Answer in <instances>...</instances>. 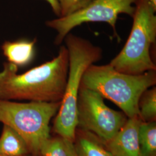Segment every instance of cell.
I'll return each mask as SVG.
<instances>
[{
    "mask_svg": "<svg viewBox=\"0 0 156 156\" xmlns=\"http://www.w3.org/2000/svg\"><path fill=\"white\" fill-rule=\"evenodd\" d=\"M69 71V53L60 46L53 60L18 74V67L9 62L3 64L0 72V99L57 102L63 97Z\"/></svg>",
    "mask_w": 156,
    "mask_h": 156,
    "instance_id": "obj_1",
    "label": "cell"
},
{
    "mask_svg": "<svg viewBox=\"0 0 156 156\" xmlns=\"http://www.w3.org/2000/svg\"><path fill=\"white\" fill-rule=\"evenodd\" d=\"M156 84V71L131 75L117 71L110 64H93L83 73L80 86L111 101L131 118L139 116L138 102L142 94Z\"/></svg>",
    "mask_w": 156,
    "mask_h": 156,
    "instance_id": "obj_2",
    "label": "cell"
},
{
    "mask_svg": "<svg viewBox=\"0 0 156 156\" xmlns=\"http://www.w3.org/2000/svg\"><path fill=\"white\" fill-rule=\"evenodd\" d=\"M64 41L69 53V71L66 88L56 114L54 128L58 135L75 142L81 78L87 67L102 58V49L89 40L70 33Z\"/></svg>",
    "mask_w": 156,
    "mask_h": 156,
    "instance_id": "obj_3",
    "label": "cell"
},
{
    "mask_svg": "<svg viewBox=\"0 0 156 156\" xmlns=\"http://www.w3.org/2000/svg\"><path fill=\"white\" fill-rule=\"evenodd\" d=\"M156 8L150 0H138L135 4L133 27L122 50L109 63L120 73L140 75L156 71L151 49L156 44Z\"/></svg>",
    "mask_w": 156,
    "mask_h": 156,
    "instance_id": "obj_4",
    "label": "cell"
},
{
    "mask_svg": "<svg viewBox=\"0 0 156 156\" xmlns=\"http://www.w3.org/2000/svg\"><path fill=\"white\" fill-rule=\"evenodd\" d=\"M60 104L61 101L22 103L0 99V123L11 127L22 137L30 154L40 156L42 146L50 138V120Z\"/></svg>",
    "mask_w": 156,
    "mask_h": 156,
    "instance_id": "obj_5",
    "label": "cell"
},
{
    "mask_svg": "<svg viewBox=\"0 0 156 156\" xmlns=\"http://www.w3.org/2000/svg\"><path fill=\"white\" fill-rule=\"evenodd\" d=\"M138 0H93L83 8L65 17H57L46 22L47 27L57 33L55 44L60 45L73 28L84 23L105 22L113 29L115 37L120 40L116 30V22L120 14L133 17L135 4Z\"/></svg>",
    "mask_w": 156,
    "mask_h": 156,
    "instance_id": "obj_6",
    "label": "cell"
},
{
    "mask_svg": "<svg viewBox=\"0 0 156 156\" xmlns=\"http://www.w3.org/2000/svg\"><path fill=\"white\" fill-rule=\"evenodd\" d=\"M104 99L94 91L80 86L77 103L78 127L107 143L128 119L123 112L109 108Z\"/></svg>",
    "mask_w": 156,
    "mask_h": 156,
    "instance_id": "obj_7",
    "label": "cell"
},
{
    "mask_svg": "<svg viewBox=\"0 0 156 156\" xmlns=\"http://www.w3.org/2000/svg\"><path fill=\"white\" fill-rule=\"evenodd\" d=\"M142 121L140 116L128 118L123 127L107 144L114 156H140L138 132Z\"/></svg>",
    "mask_w": 156,
    "mask_h": 156,
    "instance_id": "obj_8",
    "label": "cell"
},
{
    "mask_svg": "<svg viewBox=\"0 0 156 156\" xmlns=\"http://www.w3.org/2000/svg\"><path fill=\"white\" fill-rule=\"evenodd\" d=\"M36 39L33 41L19 40L16 41H5L1 46L3 55L8 62L17 67L28 65L33 59L34 45Z\"/></svg>",
    "mask_w": 156,
    "mask_h": 156,
    "instance_id": "obj_9",
    "label": "cell"
},
{
    "mask_svg": "<svg viewBox=\"0 0 156 156\" xmlns=\"http://www.w3.org/2000/svg\"><path fill=\"white\" fill-rule=\"evenodd\" d=\"M0 154L6 156H27L28 146L22 137L11 127L3 124L0 136Z\"/></svg>",
    "mask_w": 156,
    "mask_h": 156,
    "instance_id": "obj_10",
    "label": "cell"
},
{
    "mask_svg": "<svg viewBox=\"0 0 156 156\" xmlns=\"http://www.w3.org/2000/svg\"><path fill=\"white\" fill-rule=\"evenodd\" d=\"M75 142L62 136L49 138L40 151L41 156H79Z\"/></svg>",
    "mask_w": 156,
    "mask_h": 156,
    "instance_id": "obj_11",
    "label": "cell"
},
{
    "mask_svg": "<svg viewBox=\"0 0 156 156\" xmlns=\"http://www.w3.org/2000/svg\"><path fill=\"white\" fill-rule=\"evenodd\" d=\"M140 156H156V122H143L138 132Z\"/></svg>",
    "mask_w": 156,
    "mask_h": 156,
    "instance_id": "obj_12",
    "label": "cell"
},
{
    "mask_svg": "<svg viewBox=\"0 0 156 156\" xmlns=\"http://www.w3.org/2000/svg\"><path fill=\"white\" fill-rule=\"evenodd\" d=\"M139 116L143 122H155L156 119V87L145 90L138 102Z\"/></svg>",
    "mask_w": 156,
    "mask_h": 156,
    "instance_id": "obj_13",
    "label": "cell"
},
{
    "mask_svg": "<svg viewBox=\"0 0 156 156\" xmlns=\"http://www.w3.org/2000/svg\"><path fill=\"white\" fill-rule=\"evenodd\" d=\"M75 145L79 156H114L89 136H79Z\"/></svg>",
    "mask_w": 156,
    "mask_h": 156,
    "instance_id": "obj_14",
    "label": "cell"
},
{
    "mask_svg": "<svg viewBox=\"0 0 156 156\" xmlns=\"http://www.w3.org/2000/svg\"><path fill=\"white\" fill-rule=\"evenodd\" d=\"M60 7V17L68 16L84 8L93 0H58Z\"/></svg>",
    "mask_w": 156,
    "mask_h": 156,
    "instance_id": "obj_15",
    "label": "cell"
},
{
    "mask_svg": "<svg viewBox=\"0 0 156 156\" xmlns=\"http://www.w3.org/2000/svg\"><path fill=\"white\" fill-rule=\"evenodd\" d=\"M50 4L55 14L58 17H60V7L58 0H45Z\"/></svg>",
    "mask_w": 156,
    "mask_h": 156,
    "instance_id": "obj_16",
    "label": "cell"
},
{
    "mask_svg": "<svg viewBox=\"0 0 156 156\" xmlns=\"http://www.w3.org/2000/svg\"><path fill=\"white\" fill-rule=\"evenodd\" d=\"M150 1H151V2L152 3L153 6L156 8V0H150Z\"/></svg>",
    "mask_w": 156,
    "mask_h": 156,
    "instance_id": "obj_17",
    "label": "cell"
},
{
    "mask_svg": "<svg viewBox=\"0 0 156 156\" xmlns=\"http://www.w3.org/2000/svg\"><path fill=\"white\" fill-rule=\"evenodd\" d=\"M0 156H4V155H2V154H0ZM29 156V155H27V156Z\"/></svg>",
    "mask_w": 156,
    "mask_h": 156,
    "instance_id": "obj_18",
    "label": "cell"
}]
</instances>
